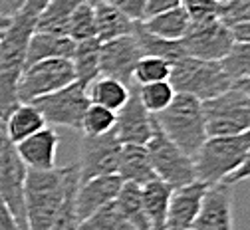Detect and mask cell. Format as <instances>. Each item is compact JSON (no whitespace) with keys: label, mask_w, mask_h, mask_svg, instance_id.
Segmentation results:
<instances>
[{"label":"cell","mask_w":250,"mask_h":230,"mask_svg":"<svg viewBox=\"0 0 250 230\" xmlns=\"http://www.w3.org/2000/svg\"><path fill=\"white\" fill-rule=\"evenodd\" d=\"M48 0H26L24 6L10 18V24L0 36V119L20 105L16 97L18 80L26 68L30 38L36 32V22Z\"/></svg>","instance_id":"cell-1"},{"label":"cell","mask_w":250,"mask_h":230,"mask_svg":"<svg viewBox=\"0 0 250 230\" xmlns=\"http://www.w3.org/2000/svg\"><path fill=\"white\" fill-rule=\"evenodd\" d=\"M80 185L78 165L28 171L24 181L26 230H50L66 196Z\"/></svg>","instance_id":"cell-2"},{"label":"cell","mask_w":250,"mask_h":230,"mask_svg":"<svg viewBox=\"0 0 250 230\" xmlns=\"http://www.w3.org/2000/svg\"><path fill=\"white\" fill-rule=\"evenodd\" d=\"M153 117L163 135L191 159L197 157L203 143L208 139L203 104L197 97L177 93L171 105Z\"/></svg>","instance_id":"cell-3"},{"label":"cell","mask_w":250,"mask_h":230,"mask_svg":"<svg viewBox=\"0 0 250 230\" xmlns=\"http://www.w3.org/2000/svg\"><path fill=\"white\" fill-rule=\"evenodd\" d=\"M248 149L250 131L230 137H208L193 159L197 181L207 187L223 185L234 171H238L248 155Z\"/></svg>","instance_id":"cell-4"},{"label":"cell","mask_w":250,"mask_h":230,"mask_svg":"<svg viewBox=\"0 0 250 230\" xmlns=\"http://www.w3.org/2000/svg\"><path fill=\"white\" fill-rule=\"evenodd\" d=\"M169 82L177 93L197 97L201 104L225 93L234 85L225 74L221 62H203L189 56L177 60L171 65Z\"/></svg>","instance_id":"cell-5"},{"label":"cell","mask_w":250,"mask_h":230,"mask_svg":"<svg viewBox=\"0 0 250 230\" xmlns=\"http://www.w3.org/2000/svg\"><path fill=\"white\" fill-rule=\"evenodd\" d=\"M203 113L208 137H230L250 131V97L236 85L203 102Z\"/></svg>","instance_id":"cell-6"},{"label":"cell","mask_w":250,"mask_h":230,"mask_svg":"<svg viewBox=\"0 0 250 230\" xmlns=\"http://www.w3.org/2000/svg\"><path fill=\"white\" fill-rule=\"evenodd\" d=\"M74 82H76L74 65L66 58L44 60L32 65H26L16 85L18 104H34L40 97L56 93L58 89Z\"/></svg>","instance_id":"cell-7"},{"label":"cell","mask_w":250,"mask_h":230,"mask_svg":"<svg viewBox=\"0 0 250 230\" xmlns=\"http://www.w3.org/2000/svg\"><path fill=\"white\" fill-rule=\"evenodd\" d=\"M149 153V161L153 173L159 181L167 183L171 188H179L197 181L195 177V163L191 157H187L173 141H169L163 131L155 123L153 137L145 145Z\"/></svg>","instance_id":"cell-8"},{"label":"cell","mask_w":250,"mask_h":230,"mask_svg":"<svg viewBox=\"0 0 250 230\" xmlns=\"http://www.w3.org/2000/svg\"><path fill=\"white\" fill-rule=\"evenodd\" d=\"M26 165L22 163L16 145L6 135L4 119H0V199L4 201L12 216L26 230V212H24V181Z\"/></svg>","instance_id":"cell-9"},{"label":"cell","mask_w":250,"mask_h":230,"mask_svg":"<svg viewBox=\"0 0 250 230\" xmlns=\"http://www.w3.org/2000/svg\"><path fill=\"white\" fill-rule=\"evenodd\" d=\"M32 105L42 113L46 123L82 131V121L89 107L87 87L74 82L66 87L58 89L56 93L40 97Z\"/></svg>","instance_id":"cell-10"},{"label":"cell","mask_w":250,"mask_h":230,"mask_svg":"<svg viewBox=\"0 0 250 230\" xmlns=\"http://www.w3.org/2000/svg\"><path fill=\"white\" fill-rule=\"evenodd\" d=\"M234 38L230 28L221 20L191 24L181 40L185 56L203 62H221L232 48Z\"/></svg>","instance_id":"cell-11"},{"label":"cell","mask_w":250,"mask_h":230,"mask_svg":"<svg viewBox=\"0 0 250 230\" xmlns=\"http://www.w3.org/2000/svg\"><path fill=\"white\" fill-rule=\"evenodd\" d=\"M121 147L123 145L117 141L113 131L100 137L83 135L82 147H80V163H76L80 173V183L91 181L96 177L117 175Z\"/></svg>","instance_id":"cell-12"},{"label":"cell","mask_w":250,"mask_h":230,"mask_svg":"<svg viewBox=\"0 0 250 230\" xmlns=\"http://www.w3.org/2000/svg\"><path fill=\"white\" fill-rule=\"evenodd\" d=\"M141 50L133 36H123L100 46V76L133 87V72L141 60Z\"/></svg>","instance_id":"cell-13"},{"label":"cell","mask_w":250,"mask_h":230,"mask_svg":"<svg viewBox=\"0 0 250 230\" xmlns=\"http://www.w3.org/2000/svg\"><path fill=\"white\" fill-rule=\"evenodd\" d=\"M155 131V117L141 105L135 85L131 89V95L115 113V127L113 135L121 145H147Z\"/></svg>","instance_id":"cell-14"},{"label":"cell","mask_w":250,"mask_h":230,"mask_svg":"<svg viewBox=\"0 0 250 230\" xmlns=\"http://www.w3.org/2000/svg\"><path fill=\"white\" fill-rule=\"evenodd\" d=\"M193 230H232V194L227 185H212L207 188L201 210L191 226Z\"/></svg>","instance_id":"cell-15"},{"label":"cell","mask_w":250,"mask_h":230,"mask_svg":"<svg viewBox=\"0 0 250 230\" xmlns=\"http://www.w3.org/2000/svg\"><path fill=\"white\" fill-rule=\"evenodd\" d=\"M123 187V181L117 175L96 177L91 181L80 183L76 190V216L80 222L89 218L93 212L107 207L117 199V194Z\"/></svg>","instance_id":"cell-16"},{"label":"cell","mask_w":250,"mask_h":230,"mask_svg":"<svg viewBox=\"0 0 250 230\" xmlns=\"http://www.w3.org/2000/svg\"><path fill=\"white\" fill-rule=\"evenodd\" d=\"M207 188L208 187L199 181L173 188L171 201H169V210H167V220H165V230L191 228L201 210Z\"/></svg>","instance_id":"cell-17"},{"label":"cell","mask_w":250,"mask_h":230,"mask_svg":"<svg viewBox=\"0 0 250 230\" xmlns=\"http://www.w3.org/2000/svg\"><path fill=\"white\" fill-rule=\"evenodd\" d=\"M60 137L54 129L44 127L16 145V151L28 171H52L56 169V153Z\"/></svg>","instance_id":"cell-18"},{"label":"cell","mask_w":250,"mask_h":230,"mask_svg":"<svg viewBox=\"0 0 250 230\" xmlns=\"http://www.w3.org/2000/svg\"><path fill=\"white\" fill-rule=\"evenodd\" d=\"M117 177L123 183H131L137 187H143V185L151 183L153 179H157L153 173L145 145H123L121 147Z\"/></svg>","instance_id":"cell-19"},{"label":"cell","mask_w":250,"mask_h":230,"mask_svg":"<svg viewBox=\"0 0 250 230\" xmlns=\"http://www.w3.org/2000/svg\"><path fill=\"white\" fill-rule=\"evenodd\" d=\"M74 48H76V42L68 36L34 32L32 38H30V44H28L26 65H32L36 62H44V60H56V58L70 60L74 54Z\"/></svg>","instance_id":"cell-20"},{"label":"cell","mask_w":250,"mask_h":230,"mask_svg":"<svg viewBox=\"0 0 250 230\" xmlns=\"http://www.w3.org/2000/svg\"><path fill=\"white\" fill-rule=\"evenodd\" d=\"M93 12H96V40L109 42L115 38L131 36L135 22H131L125 14H121L109 2H93Z\"/></svg>","instance_id":"cell-21"},{"label":"cell","mask_w":250,"mask_h":230,"mask_svg":"<svg viewBox=\"0 0 250 230\" xmlns=\"http://www.w3.org/2000/svg\"><path fill=\"white\" fill-rule=\"evenodd\" d=\"M171 192L173 188L159 179H153L151 183L141 187V201H143V209L151 224V230H165Z\"/></svg>","instance_id":"cell-22"},{"label":"cell","mask_w":250,"mask_h":230,"mask_svg":"<svg viewBox=\"0 0 250 230\" xmlns=\"http://www.w3.org/2000/svg\"><path fill=\"white\" fill-rule=\"evenodd\" d=\"M4 127H6V135L10 137V141L18 145L30 135L38 133L40 129L48 127V123L32 104H20L4 119Z\"/></svg>","instance_id":"cell-23"},{"label":"cell","mask_w":250,"mask_h":230,"mask_svg":"<svg viewBox=\"0 0 250 230\" xmlns=\"http://www.w3.org/2000/svg\"><path fill=\"white\" fill-rule=\"evenodd\" d=\"M131 95V87H127L125 84L111 80V78H104L98 76L89 85H87V100L93 105H102L109 111H119L125 104H127Z\"/></svg>","instance_id":"cell-24"},{"label":"cell","mask_w":250,"mask_h":230,"mask_svg":"<svg viewBox=\"0 0 250 230\" xmlns=\"http://www.w3.org/2000/svg\"><path fill=\"white\" fill-rule=\"evenodd\" d=\"M83 2H87V0H48L46 8L42 10V14L36 22V32L68 36L70 18H72L74 10Z\"/></svg>","instance_id":"cell-25"},{"label":"cell","mask_w":250,"mask_h":230,"mask_svg":"<svg viewBox=\"0 0 250 230\" xmlns=\"http://www.w3.org/2000/svg\"><path fill=\"white\" fill-rule=\"evenodd\" d=\"M141 24H143V28L149 32V34L157 36L161 40L181 42L183 36L187 34V30H189V26H191V20L187 18L185 10L179 6V8H173V10L161 12L157 16H151Z\"/></svg>","instance_id":"cell-26"},{"label":"cell","mask_w":250,"mask_h":230,"mask_svg":"<svg viewBox=\"0 0 250 230\" xmlns=\"http://www.w3.org/2000/svg\"><path fill=\"white\" fill-rule=\"evenodd\" d=\"M100 46H102V42H98L96 38L78 42L74 48V54L70 58V62L74 65L76 82L85 87L100 76Z\"/></svg>","instance_id":"cell-27"},{"label":"cell","mask_w":250,"mask_h":230,"mask_svg":"<svg viewBox=\"0 0 250 230\" xmlns=\"http://www.w3.org/2000/svg\"><path fill=\"white\" fill-rule=\"evenodd\" d=\"M131 36L135 38L139 50L143 56H155V58H163L167 60L171 65L185 58V52H183V46L181 42H167V40H161L157 36H153L149 34V32L143 28L141 22H135L133 26V32H131Z\"/></svg>","instance_id":"cell-28"},{"label":"cell","mask_w":250,"mask_h":230,"mask_svg":"<svg viewBox=\"0 0 250 230\" xmlns=\"http://www.w3.org/2000/svg\"><path fill=\"white\" fill-rule=\"evenodd\" d=\"M115 205L135 230H151V224L147 220L143 201H141V187L131 185V183H123L117 199H115Z\"/></svg>","instance_id":"cell-29"},{"label":"cell","mask_w":250,"mask_h":230,"mask_svg":"<svg viewBox=\"0 0 250 230\" xmlns=\"http://www.w3.org/2000/svg\"><path fill=\"white\" fill-rule=\"evenodd\" d=\"M137 91V85H135ZM177 91L173 89L171 82H155V84H147V85H139L137 97L141 105L151 113V115H157L161 111H165L171 102L175 100Z\"/></svg>","instance_id":"cell-30"},{"label":"cell","mask_w":250,"mask_h":230,"mask_svg":"<svg viewBox=\"0 0 250 230\" xmlns=\"http://www.w3.org/2000/svg\"><path fill=\"white\" fill-rule=\"evenodd\" d=\"M78 230H135V228L121 214V210L113 201L107 207L100 209L98 212H93L83 222H80Z\"/></svg>","instance_id":"cell-31"},{"label":"cell","mask_w":250,"mask_h":230,"mask_svg":"<svg viewBox=\"0 0 250 230\" xmlns=\"http://www.w3.org/2000/svg\"><path fill=\"white\" fill-rule=\"evenodd\" d=\"M221 65L232 84L248 80L250 78V42H234L229 54L221 60Z\"/></svg>","instance_id":"cell-32"},{"label":"cell","mask_w":250,"mask_h":230,"mask_svg":"<svg viewBox=\"0 0 250 230\" xmlns=\"http://www.w3.org/2000/svg\"><path fill=\"white\" fill-rule=\"evenodd\" d=\"M169 78H171V63L167 60L155 56H141L133 72V85L169 82Z\"/></svg>","instance_id":"cell-33"},{"label":"cell","mask_w":250,"mask_h":230,"mask_svg":"<svg viewBox=\"0 0 250 230\" xmlns=\"http://www.w3.org/2000/svg\"><path fill=\"white\" fill-rule=\"evenodd\" d=\"M68 38H72L76 44L96 38V12H93V2L80 4L68 24Z\"/></svg>","instance_id":"cell-34"},{"label":"cell","mask_w":250,"mask_h":230,"mask_svg":"<svg viewBox=\"0 0 250 230\" xmlns=\"http://www.w3.org/2000/svg\"><path fill=\"white\" fill-rule=\"evenodd\" d=\"M113 127H115V111L89 104L82 121V131L85 137H100V135L111 133Z\"/></svg>","instance_id":"cell-35"},{"label":"cell","mask_w":250,"mask_h":230,"mask_svg":"<svg viewBox=\"0 0 250 230\" xmlns=\"http://www.w3.org/2000/svg\"><path fill=\"white\" fill-rule=\"evenodd\" d=\"M181 8L185 10L191 24L221 20V12H223V4L218 0H183Z\"/></svg>","instance_id":"cell-36"},{"label":"cell","mask_w":250,"mask_h":230,"mask_svg":"<svg viewBox=\"0 0 250 230\" xmlns=\"http://www.w3.org/2000/svg\"><path fill=\"white\" fill-rule=\"evenodd\" d=\"M221 22L229 28L250 22V0H230V2L223 4Z\"/></svg>","instance_id":"cell-37"},{"label":"cell","mask_w":250,"mask_h":230,"mask_svg":"<svg viewBox=\"0 0 250 230\" xmlns=\"http://www.w3.org/2000/svg\"><path fill=\"white\" fill-rule=\"evenodd\" d=\"M121 14H125L131 22H145L147 0H107Z\"/></svg>","instance_id":"cell-38"},{"label":"cell","mask_w":250,"mask_h":230,"mask_svg":"<svg viewBox=\"0 0 250 230\" xmlns=\"http://www.w3.org/2000/svg\"><path fill=\"white\" fill-rule=\"evenodd\" d=\"M242 181H250V149H248V155H246L244 163L238 167V171H234L223 185L230 187V185H236V183H242Z\"/></svg>","instance_id":"cell-39"},{"label":"cell","mask_w":250,"mask_h":230,"mask_svg":"<svg viewBox=\"0 0 250 230\" xmlns=\"http://www.w3.org/2000/svg\"><path fill=\"white\" fill-rule=\"evenodd\" d=\"M0 230H24L18 224V220L12 216V212L8 210L2 199H0Z\"/></svg>","instance_id":"cell-40"},{"label":"cell","mask_w":250,"mask_h":230,"mask_svg":"<svg viewBox=\"0 0 250 230\" xmlns=\"http://www.w3.org/2000/svg\"><path fill=\"white\" fill-rule=\"evenodd\" d=\"M26 0H0V16L4 18H12L22 6H24Z\"/></svg>","instance_id":"cell-41"},{"label":"cell","mask_w":250,"mask_h":230,"mask_svg":"<svg viewBox=\"0 0 250 230\" xmlns=\"http://www.w3.org/2000/svg\"><path fill=\"white\" fill-rule=\"evenodd\" d=\"M230 34H232L234 42H250V22L232 26L230 28Z\"/></svg>","instance_id":"cell-42"},{"label":"cell","mask_w":250,"mask_h":230,"mask_svg":"<svg viewBox=\"0 0 250 230\" xmlns=\"http://www.w3.org/2000/svg\"><path fill=\"white\" fill-rule=\"evenodd\" d=\"M234 85H236L238 89H242V91L250 97V78H248V80H244V82H238V84H234Z\"/></svg>","instance_id":"cell-43"},{"label":"cell","mask_w":250,"mask_h":230,"mask_svg":"<svg viewBox=\"0 0 250 230\" xmlns=\"http://www.w3.org/2000/svg\"><path fill=\"white\" fill-rule=\"evenodd\" d=\"M10 24V20L8 18H4V16H0V30H4L6 26Z\"/></svg>","instance_id":"cell-44"},{"label":"cell","mask_w":250,"mask_h":230,"mask_svg":"<svg viewBox=\"0 0 250 230\" xmlns=\"http://www.w3.org/2000/svg\"><path fill=\"white\" fill-rule=\"evenodd\" d=\"M89 2H107V0H89Z\"/></svg>","instance_id":"cell-45"},{"label":"cell","mask_w":250,"mask_h":230,"mask_svg":"<svg viewBox=\"0 0 250 230\" xmlns=\"http://www.w3.org/2000/svg\"><path fill=\"white\" fill-rule=\"evenodd\" d=\"M218 2H221V4H227V2H230V0H218Z\"/></svg>","instance_id":"cell-46"},{"label":"cell","mask_w":250,"mask_h":230,"mask_svg":"<svg viewBox=\"0 0 250 230\" xmlns=\"http://www.w3.org/2000/svg\"><path fill=\"white\" fill-rule=\"evenodd\" d=\"M183 230H193V228H183Z\"/></svg>","instance_id":"cell-47"},{"label":"cell","mask_w":250,"mask_h":230,"mask_svg":"<svg viewBox=\"0 0 250 230\" xmlns=\"http://www.w3.org/2000/svg\"><path fill=\"white\" fill-rule=\"evenodd\" d=\"M0 36H2V30H0Z\"/></svg>","instance_id":"cell-48"}]
</instances>
